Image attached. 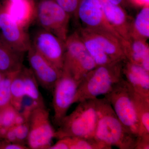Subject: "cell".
I'll return each instance as SVG.
<instances>
[{
    "label": "cell",
    "instance_id": "cell-8",
    "mask_svg": "<svg viewBox=\"0 0 149 149\" xmlns=\"http://www.w3.org/2000/svg\"><path fill=\"white\" fill-rule=\"evenodd\" d=\"M80 82L62 70L61 75L56 83L52 93L53 119L55 124L58 126L67 115L70 107L74 103V100Z\"/></svg>",
    "mask_w": 149,
    "mask_h": 149
},
{
    "label": "cell",
    "instance_id": "cell-7",
    "mask_svg": "<svg viewBox=\"0 0 149 149\" xmlns=\"http://www.w3.org/2000/svg\"><path fill=\"white\" fill-rule=\"evenodd\" d=\"M29 132L27 142L32 149H49L56 138V131L51 124L49 113L44 105H34L27 116Z\"/></svg>",
    "mask_w": 149,
    "mask_h": 149
},
{
    "label": "cell",
    "instance_id": "cell-20",
    "mask_svg": "<svg viewBox=\"0 0 149 149\" xmlns=\"http://www.w3.org/2000/svg\"><path fill=\"white\" fill-rule=\"evenodd\" d=\"M130 88L141 125V130L138 136H149V98L141 95Z\"/></svg>",
    "mask_w": 149,
    "mask_h": 149
},
{
    "label": "cell",
    "instance_id": "cell-1",
    "mask_svg": "<svg viewBox=\"0 0 149 149\" xmlns=\"http://www.w3.org/2000/svg\"><path fill=\"white\" fill-rule=\"evenodd\" d=\"M97 121L94 138L106 145L120 149H135L138 137L129 131L118 119L104 97L97 98Z\"/></svg>",
    "mask_w": 149,
    "mask_h": 149
},
{
    "label": "cell",
    "instance_id": "cell-2",
    "mask_svg": "<svg viewBox=\"0 0 149 149\" xmlns=\"http://www.w3.org/2000/svg\"><path fill=\"white\" fill-rule=\"evenodd\" d=\"M123 61L97 66L88 72L80 82L74 103L97 98L110 93L123 78Z\"/></svg>",
    "mask_w": 149,
    "mask_h": 149
},
{
    "label": "cell",
    "instance_id": "cell-21",
    "mask_svg": "<svg viewBox=\"0 0 149 149\" xmlns=\"http://www.w3.org/2000/svg\"><path fill=\"white\" fill-rule=\"evenodd\" d=\"M130 37L147 41L149 38V5L143 6L131 22Z\"/></svg>",
    "mask_w": 149,
    "mask_h": 149
},
{
    "label": "cell",
    "instance_id": "cell-13",
    "mask_svg": "<svg viewBox=\"0 0 149 149\" xmlns=\"http://www.w3.org/2000/svg\"><path fill=\"white\" fill-rule=\"evenodd\" d=\"M104 15L109 25L119 37L128 40L130 38L131 20L121 6L108 0H100Z\"/></svg>",
    "mask_w": 149,
    "mask_h": 149
},
{
    "label": "cell",
    "instance_id": "cell-22",
    "mask_svg": "<svg viewBox=\"0 0 149 149\" xmlns=\"http://www.w3.org/2000/svg\"><path fill=\"white\" fill-rule=\"evenodd\" d=\"M20 72L24 81L25 96L32 99L38 105H44L43 98L38 88V83L31 70L23 66Z\"/></svg>",
    "mask_w": 149,
    "mask_h": 149
},
{
    "label": "cell",
    "instance_id": "cell-29",
    "mask_svg": "<svg viewBox=\"0 0 149 149\" xmlns=\"http://www.w3.org/2000/svg\"><path fill=\"white\" fill-rule=\"evenodd\" d=\"M149 149V136H138L135 149Z\"/></svg>",
    "mask_w": 149,
    "mask_h": 149
},
{
    "label": "cell",
    "instance_id": "cell-17",
    "mask_svg": "<svg viewBox=\"0 0 149 149\" xmlns=\"http://www.w3.org/2000/svg\"><path fill=\"white\" fill-rule=\"evenodd\" d=\"M5 6L11 18L25 29L35 18V4L30 0L7 1Z\"/></svg>",
    "mask_w": 149,
    "mask_h": 149
},
{
    "label": "cell",
    "instance_id": "cell-23",
    "mask_svg": "<svg viewBox=\"0 0 149 149\" xmlns=\"http://www.w3.org/2000/svg\"><path fill=\"white\" fill-rule=\"evenodd\" d=\"M68 144L69 149H111V147L106 145L95 138L66 137L63 138Z\"/></svg>",
    "mask_w": 149,
    "mask_h": 149
},
{
    "label": "cell",
    "instance_id": "cell-19",
    "mask_svg": "<svg viewBox=\"0 0 149 149\" xmlns=\"http://www.w3.org/2000/svg\"><path fill=\"white\" fill-rule=\"evenodd\" d=\"M76 32L97 66L109 64L115 62L106 54L100 45L86 29L80 27Z\"/></svg>",
    "mask_w": 149,
    "mask_h": 149
},
{
    "label": "cell",
    "instance_id": "cell-6",
    "mask_svg": "<svg viewBox=\"0 0 149 149\" xmlns=\"http://www.w3.org/2000/svg\"><path fill=\"white\" fill-rule=\"evenodd\" d=\"M70 17L53 0H39L35 3V18L40 28L65 42Z\"/></svg>",
    "mask_w": 149,
    "mask_h": 149
},
{
    "label": "cell",
    "instance_id": "cell-16",
    "mask_svg": "<svg viewBox=\"0 0 149 149\" xmlns=\"http://www.w3.org/2000/svg\"><path fill=\"white\" fill-rule=\"evenodd\" d=\"M85 29L95 39L113 61H123L126 59L120 42V37L105 29Z\"/></svg>",
    "mask_w": 149,
    "mask_h": 149
},
{
    "label": "cell",
    "instance_id": "cell-14",
    "mask_svg": "<svg viewBox=\"0 0 149 149\" xmlns=\"http://www.w3.org/2000/svg\"><path fill=\"white\" fill-rule=\"evenodd\" d=\"M123 78L130 88L141 95L149 98V72L125 59L123 62Z\"/></svg>",
    "mask_w": 149,
    "mask_h": 149
},
{
    "label": "cell",
    "instance_id": "cell-12",
    "mask_svg": "<svg viewBox=\"0 0 149 149\" xmlns=\"http://www.w3.org/2000/svg\"><path fill=\"white\" fill-rule=\"evenodd\" d=\"M74 17L82 24L81 28L105 29L119 36L106 19L100 0H80Z\"/></svg>",
    "mask_w": 149,
    "mask_h": 149
},
{
    "label": "cell",
    "instance_id": "cell-27",
    "mask_svg": "<svg viewBox=\"0 0 149 149\" xmlns=\"http://www.w3.org/2000/svg\"><path fill=\"white\" fill-rule=\"evenodd\" d=\"M70 16L75 15L80 0H53Z\"/></svg>",
    "mask_w": 149,
    "mask_h": 149
},
{
    "label": "cell",
    "instance_id": "cell-15",
    "mask_svg": "<svg viewBox=\"0 0 149 149\" xmlns=\"http://www.w3.org/2000/svg\"><path fill=\"white\" fill-rule=\"evenodd\" d=\"M120 44L127 61L138 65L149 72V47L147 41L134 37H120Z\"/></svg>",
    "mask_w": 149,
    "mask_h": 149
},
{
    "label": "cell",
    "instance_id": "cell-34",
    "mask_svg": "<svg viewBox=\"0 0 149 149\" xmlns=\"http://www.w3.org/2000/svg\"><path fill=\"white\" fill-rule=\"evenodd\" d=\"M30 1H31L32 2L34 3H36L37 2H38V1H39V0H30Z\"/></svg>",
    "mask_w": 149,
    "mask_h": 149
},
{
    "label": "cell",
    "instance_id": "cell-31",
    "mask_svg": "<svg viewBox=\"0 0 149 149\" xmlns=\"http://www.w3.org/2000/svg\"><path fill=\"white\" fill-rule=\"evenodd\" d=\"M131 1L133 3L143 7L149 5V0H131Z\"/></svg>",
    "mask_w": 149,
    "mask_h": 149
},
{
    "label": "cell",
    "instance_id": "cell-33",
    "mask_svg": "<svg viewBox=\"0 0 149 149\" xmlns=\"http://www.w3.org/2000/svg\"><path fill=\"white\" fill-rule=\"evenodd\" d=\"M4 74H3V73H2V72L0 71V82H1V81L2 80V79H3V77Z\"/></svg>",
    "mask_w": 149,
    "mask_h": 149
},
{
    "label": "cell",
    "instance_id": "cell-32",
    "mask_svg": "<svg viewBox=\"0 0 149 149\" xmlns=\"http://www.w3.org/2000/svg\"><path fill=\"white\" fill-rule=\"evenodd\" d=\"M108 1L114 4L121 6L124 2L125 0H108Z\"/></svg>",
    "mask_w": 149,
    "mask_h": 149
},
{
    "label": "cell",
    "instance_id": "cell-36",
    "mask_svg": "<svg viewBox=\"0 0 149 149\" xmlns=\"http://www.w3.org/2000/svg\"><path fill=\"white\" fill-rule=\"evenodd\" d=\"M8 1H13V0H8Z\"/></svg>",
    "mask_w": 149,
    "mask_h": 149
},
{
    "label": "cell",
    "instance_id": "cell-10",
    "mask_svg": "<svg viewBox=\"0 0 149 149\" xmlns=\"http://www.w3.org/2000/svg\"><path fill=\"white\" fill-rule=\"evenodd\" d=\"M25 29L11 18L5 6L2 8L0 12L1 37L11 47L23 53L28 52L31 46V37Z\"/></svg>",
    "mask_w": 149,
    "mask_h": 149
},
{
    "label": "cell",
    "instance_id": "cell-3",
    "mask_svg": "<svg viewBox=\"0 0 149 149\" xmlns=\"http://www.w3.org/2000/svg\"><path fill=\"white\" fill-rule=\"evenodd\" d=\"M75 109L63 119L56 131V138H94L97 121V98L79 103Z\"/></svg>",
    "mask_w": 149,
    "mask_h": 149
},
{
    "label": "cell",
    "instance_id": "cell-9",
    "mask_svg": "<svg viewBox=\"0 0 149 149\" xmlns=\"http://www.w3.org/2000/svg\"><path fill=\"white\" fill-rule=\"evenodd\" d=\"M31 46L60 70L63 68L65 42L42 28L36 29L31 39Z\"/></svg>",
    "mask_w": 149,
    "mask_h": 149
},
{
    "label": "cell",
    "instance_id": "cell-28",
    "mask_svg": "<svg viewBox=\"0 0 149 149\" xmlns=\"http://www.w3.org/2000/svg\"><path fill=\"white\" fill-rule=\"evenodd\" d=\"M13 128L17 143L22 144L24 141L27 142L29 132V125L27 121L20 125H14Z\"/></svg>",
    "mask_w": 149,
    "mask_h": 149
},
{
    "label": "cell",
    "instance_id": "cell-24",
    "mask_svg": "<svg viewBox=\"0 0 149 149\" xmlns=\"http://www.w3.org/2000/svg\"><path fill=\"white\" fill-rule=\"evenodd\" d=\"M11 104L18 112L21 107L22 99L25 96L24 81L20 70L13 77L11 84Z\"/></svg>",
    "mask_w": 149,
    "mask_h": 149
},
{
    "label": "cell",
    "instance_id": "cell-5",
    "mask_svg": "<svg viewBox=\"0 0 149 149\" xmlns=\"http://www.w3.org/2000/svg\"><path fill=\"white\" fill-rule=\"evenodd\" d=\"M65 52L62 70L80 82L97 66L77 32L68 35L65 41Z\"/></svg>",
    "mask_w": 149,
    "mask_h": 149
},
{
    "label": "cell",
    "instance_id": "cell-26",
    "mask_svg": "<svg viewBox=\"0 0 149 149\" xmlns=\"http://www.w3.org/2000/svg\"><path fill=\"white\" fill-rule=\"evenodd\" d=\"M18 111L11 104L1 111L0 125L7 129L15 125V120Z\"/></svg>",
    "mask_w": 149,
    "mask_h": 149
},
{
    "label": "cell",
    "instance_id": "cell-11",
    "mask_svg": "<svg viewBox=\"0 0 149 149\" xmlns=\"http://www.w3.org/2000/svg\"><path fill=\"white\" fill-rule=\"evenodd\" d=\"M29 69L37 83L44 89L52 93L62 71L48 61L32 46L27 52Z\"/></svg>",
    "mask_w": 149,
    "mask_h": 149
},
{
    "label": "cell",
    "instance_id": "cell-18",
    "mask_svg": "<svg viewBox=\"0 0 149 149\" xmlns=\"http://www.w3.org/2000/svg\"><path fill=\"white\" fill-rule=\"evenodd\" d=\"M24 54L11 47L0 37V71L8 74L20 71L24 66Z\"/></svg>",
    "mask_w": 149,
    "mask_h": 149
},
{
    "label": "cell",
    "instance_id": "cell-35",
    "mask_svg": "<svg viewBox=\"0 0 149 149\" xmlns=\"http://www.w3.org/2000/svg\"><path fill=\"white\" fill-rule=\"evenodd\" d=\"M2 8V7H1V6H0V12H1V9Z\"/></svg>",
    "mask_w": 149,
    "mask_h": 149
},
{
    "label": "cell",
    "instance_id": "cell-30",
    "mask_svg": "<svg viewBox=\"0 0 149 149\" xmlns=\"http://www.w3.org/2000/svg\"><path fill=\"white\" fill-rule=\"evenodd\" d=\"M49 149H69L68 144L63 139H59L54 145H52Z\"/></svg>",
    "mask_w": 149,
    "mask_h": 149
},
{
    "label": "cell",
    "instance_id": "cell-4",
    "mask_svg": "<svg viewBox=\"0 0 149 149\" xmlns=\"http://www.w3.org/2000/svg\"><path fill=\"white\" fill-rule=\"evenodd\" d=\"M123 124L131 133L138 137L141 125L130 87L123 78L112 91L104 96Z\"/></svg>",
    "mask_w": 149,
    "mask_h": 149
},
{
    "label": "cell",
    "instance_id": "cell-25",
    "mask_svg": "<svg viewBox=\"0 0 149 149\" xmlns=\"http://www.w3.org/2000/svg\"><path fill=\"white\" fill-rule=\"evenodd\" d=\"M18 72L5 74L0 82V111L11 104V84L15 75Z\"/></svg>",
    "mask_w": 149,
    "mask_h": 149
}]
</instances>
